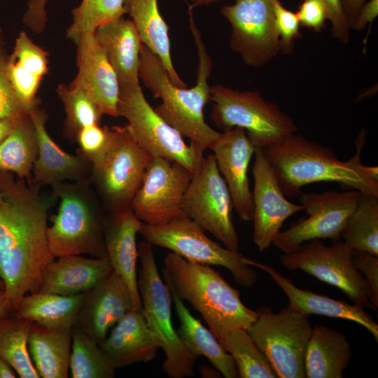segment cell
<instances>
[{
    "instance_id": "cell-29",
    "label": "cell",
    "mask_w": 378,
    "mask_h": 378,
    "mask_svg": "<svg viewBox=\"0 0 378 378\" xmlns=\"http://www.w3.org/2000/svg\"><path fill=\"white\" fill-rule=\"evenodd\" d=\"M125 8L142 43L158 57L173 84L186 88V84L180 78L172 62L169 27L161 15L158 1L125 0Z\"/></svg>"
},
{
    "instance_id": "cell-34",
    "label": "cell",
    "mask_w": 378,
    "mask_h": 378,
    "mask_svg": "<svg viewBox=\"0 0 378 378\" xmlns=\"http://www.w3.org/2000/svg\"><path fill=\"white\" fill-rule=\"evenodd\" d=\"M33 322L12 314L0 319V357L21 378H39L28 349Z\"/></svg>"
},
{
    "instance_id": "cell-46",
    "label": "cell",
    "mask_w": 378,
    "mask_h": 378,
    "mask_svg": "<svg viewBox=\"0 0 378 378\" xmlns=\"http://www.w3.org/2000/svg\"><path fill=\"white\" fill-rule=\"evenodd\" d=\"M48 0H29L23 22L33 31H43L47 22L46 5Z\"/></svg>"
},
{
    "instance_id": "cell-39",
    "label": "cell",
    "mask_w": 378,
    "mask_h": 378,
    "mask_svg": "<svg viewBox=\"0 0 378 378\" xmlns=\"http://www.w3.org/2000/svg\"><path fill=\"white\" fill-rule=\"evenodd\" d=\"M57 93L66 113L64 132L70 139L76 140L79 131L83 127L100 124L103 114L83 90L59 84Z\"/></svg>"
},
{
    "instance_id": "cell-11",
    "label": "cell",
    "mask_w": 378,
    "mask_h": 378,
    "mask_svg": "<svg viewBox=\"0 0 378 378\" xmlns=\"http://www.w3.org/2000/svg\"><path fill=\"white\" fill-rule=\"evenodd\" d=\"M256 320L247 332L269 360L279 378H305L304 358L312 331L309 316L290 307L273 312L256 309Z\"/></svg>"
},
{
    "instance_id": "cell-42",
    "label": "cell",
    "mask_w": 378,
    "mask_h": 378,
    "mask_svg": "<svg viewBox=\"0 0 378 378\" xmlns=\"http://www.w3.org/2000/svg\"><path fill=\"white\" fill-rule=\"evenodd\" d=\"M107 139V126L94 124L85 127L76 136V141L79 146L77 153L90 161L104 149Z\"/></svg>"
},
{
    "instance_id": "cell-16",
    "label": "cell",
    "mask_w": 378,
    "mask_h": 378,
    "mask_svg": "<svg viewBox=\"0 0 378 378\" xmlns=\"http://www.w3.org/2000/svg\"><path fill=\"white\" fill-rule=\"evenodd\" d=\"M193 174L180 163L151 158L130 208L143 223L158 225L186 215L181 209Z\"/></svg>"
},
{
    "instance_id": "cell-7",
    "label": "cell",
    "mask_w": 378,
    "mask_h": 378,
    "mask_svg": "<svg viewBox=\"0 0 378 378\" xmlns=\"http://www.w3.org/2000/svg\"><path fill=\"white\" fill-rule=\"evenodd\" d=\"M211 119L223 131L243 128L255 148H264L295 133L294 120L258 91L211 86Z\"/></svg>"
},
{
    "instance_id": "cell-40",
    "label": "cell",
    "mask_w": 378,
    "mask_h": 378,
    "mask_svg": "<svg viewBox=\"0 0 378 378\" xmlns=\"http://www.w3.org/2000/svg\"><path fill=\"white\" fill-rule=\"evenodd\" d=\"M8 55L0 48V119L17 120L29 113V110L17 97L7 71Z\"/></svg>"
},
{
    "instance_id": "cell-19",
    "label": "cell",
    "mask_w": 378,
    "mask_h": 378,
    "mask_svg": "<svg viewBox=\"0 0 378 378\" xmlns=\"http://www.w3.org/2000/svg\"><path fill=\"white\" fill-rule=\"evenodd\" d=\"M76 45L78 73L69 85L86 92L103 115L118 117L119 82L94 32L83 34Z\"/></svg>"
},
{
    "instance_id": "cell-51",
    "label": "cell",
    "mask_w": 378,
    "mask_h": 378,
    "mask_svg": "<svg viewBox=\"0 0 378 378\" xmlns=\"http://www.w3.org/2000/svg\"><path fill=\"white\" fill-rule=\"evenodd\" d=\"M10 314L6 304L4 290H0V319Z\"/></svg>"
},
{
    "instance_id": "cell-54",
    "label": "cell",
    "mask_w": 378,
    "mask_h": 378,
    "mask_svg": "<svg viewBox=\"0 0 378 378\" xmlns=\"http://www.w3.org/2000/svg\"><path fill=\"white\" fill-rule=\"evenodd\" d=\"M4 45V41L2 36L0 35V48L3 47Z\"/></svg>"
},
{
    "instance_id": "cell-31",
    "label": "cell",
    "mask_w": 378,
    "mask_h": 378,
    "mask_svg": "<svg viewBox=\"0 0 378 378\" xmlns=\"http://www.w3.org/2000/svg\"><path fill=\"white\" fill-rule=\"evenodd\" d=\"M90 290L74 295L36 292L24 295L12 314L50 328H72Z\"/></svg>"
},
{
    "instance_id": "cell-53",
    "label": "cell",
    "mask_w": 378,
    "mask_h": 378,
    "mask_svg": "<svg viewBox=\"0 0 378 378\" xmlns=\"http://www.w3.org/2000/svg\"><path fill=\"white\" fill-rule=\"evenodd\" d=\"M0 290H4V284L1 279H0Z\"/></svg>"
},
{
    "instance_id": "cell-14",
    "label": "cell",
    "mask_w": 378,
    "mask_h": 378,
    "mask_svg": "<svg viewBox=\"0 0 378 378\" xmlns=\"http://www.w3.org/2000/svg\"><path fill=\"white\" fill-rule=\"evenodd\" d=\"M360 195L357 190L302 192L300 202L307 218L293 223L286 230L279 231L272 244L284 253H291L312 239L340 240L341 232L355 209Z\"/></svg>"
},
{
    "instance_id": "cell-32",
    "label": "cell",
    "mask_w": 378,
    "mask_h": 378,
    "mask_svg": "<svg viewBox=\"0 0 378 378\" xmlns=\"http://www.w3.org/2000/svg\"><path fill=\"white\" fill-rule=\"evenodd\" d=\"M71 335L72 328H50L33 323L28 349L40 377H68Z\"/></svg>"
},
{
    "instance_id": "cell-22",
    "label": "cell",
    "mask_w": 378,
    "mask_h": 378,
    "mask_svg": "<svg viewBox=\"0 0 378 378\" xmlns=\"http://www.w3.org/2000/svg\"><path fill=\"white\" fill-rule=\"evenodd\" d=\"M141 224L129 208L118 213H107L104 226L106 256L113 270L126 283L131 293L133 309L140 312H142V303L137 287L136 237Z\"/></svg>"
},
{
    "instance_id": "cell-48",
    "label": "cell",
    "mask_w": 378,
    "mask_h": 378,
    "mask_svg": "<svg viewBox=\"0 0 378 378\" xmlns=\"http://www.w3.org/2000/svg\"><path fill=\"white\" fill-rule=\"evenodd\" d=\"M344 11L348 20L350 29L358 12L366 0H342Z\"/></svg>"
},
{
    "instance_id": "cell-12",
    "label": "cell",
    "mask_w": 378,
    "mask_h": 378,
    "mask_svg": "<svg viewBox=\"0 0 378 378\" xmlns=\"http://www.w3.org/2000/svg\"><path fill=\"white\" fill-rule=\"evenodd\" d=\"M352 249L342 240L326 246L320 239L304 242L291 253H282L279 260L288 270H302L340 289L354 304L377 310L378 298L355 267Z\"/></svg>"
},
{
    "instance_id": "cell-36",
    "label": "cell",
    "mask_w": 378,
    "mask_h": 378,
    "mask_svg": "<svg viewBox=\"0 0 378 378\" xmlns=\"http://www.w3.org/2000/svg\"><path fill=\"white\" fill-rule=\"evenodd\" d=\"M69 371L72 378H112L117 369L99 344L72 328Z\"/></svg>"
},
{
    "instance_id": "cell-17",
    "label": "cell",
    "mask_w": 378,
    "mask_h": 378,
    "mask_svg": "<svg viewBox=\"0 0 378 378\" xmlns=\"http://www.w3.org/2000/svg\"><path fill=\"white\" fill-rule=\"evenodd\" d=\"M254 156L252 237L258 249L263 251L272 244L284 221L303 206L286 200L261 148H255Z\"/></svg>"
},
{
    "instance_id": "cell-15",
    "label": "cell",
    "mask_w": 378,
    "mask_h": 378,
    "mask_svg": "<svg viewBox=\"0 0 378 378\" xmlns=\"http://www.w3.org/2000/svg\"><path fill=\"white\" fill-rule=\"evenodd\" d=\"M276 0H234L220 8L232 28L230 48L248 66L260 68L280 52L275 26Z\"/></svg>"
},
{
    "instance_id": "cell-45",
    "label": "cell",
    "mask_w": 378,
    "mask_h": 378,
    "mask_svg": "<svg viewBox=\"0 0 378 378\" xmlns=\"http://www.w3.org/2000/svg\"><path fill=\"white\" fill-rule=\"evenodd\" d=\"M331 22L332 36L342 43L349 41L350 27L345 15L342 0H323Z\"/></svg>"
},
{
    "instance_id": "cell-8",
    "label": "cell",
    "mask_w": 378,
    "mask_h": 378,
    "mask_svg": "<svg viewBox=\"0 0 378 378\" xmlns=\"http://www.w3.org/2000/svg\"><path fill=\"white\" fill-rule=\"evenodd\" d=\"M137 251L141 263L137 287L142 314L164 351L163 370L170 378L192 377L195 360L187 352L173 327L170 291L159 274L152 245L141 241Z\"/></svg>"
},
{
    "instance_id": "cell-37",
    "label": "cell",
    "mask_w": 378,
    "mask_h": 378,
    "mask_svg": "<svg viewBox=\"0 0 378 378\" xmlns=\"http://www.w3.org/2000/svg\"><path fill=\"white\" fill-rule=\"evenodd\" d=\"M219 342L234 359L238 377H277L269 360L254 343L246 330H234Z\"/></svg>"
},
{
    "instance_id": "cell-47",
    "label": "cell",
    "mask_w": 378,
    "mask_h": 378,
    "mask_svg": "<svg viewBox=\"0 0 378 378\" xmlns=\"http://www.w3.org/2000/svg\"><path fill=\"white\" fill-rule=\"evenodd\" d=\"M378 15V0L365 1L357 13L351 29L363 30L367 24H371Z\"/></svg>"
},
{
    "instance_id": "cell-28",
    "label": "cell",
    "mask_w": 378,
    "mask_h": 378,
    "mask_svg": "<svg viewBox=\"0 0 378 378\" xmlns=\"http://www.w3.org/2000/svg\"><path fill=\"white\" fill-rule=\"evenodd\" d=\"M352 350L341 331L321 324L312 328L304 358L307 378H342Z\"/></svg>"
},
{
    "instance_id": "cell-5",
    "label": "cell",
    "mask_w": 378,
    "mask_h": 378,
    "mask_svg": "<svg viewBox=\"0 0 378 378\" xmlns=\"http://www.w3.org/2000/svg\"><path fill=\"white\" fill-rule=\"evenodd\" d=\"M59 200L50 220L47 240L52 255L106 256L104 226L107 212L89 179L51 186Z\"/></svg>"
},
{
    "instance_id": "cell-30",
    "label": "cell",
    "mask_w": 378,
    "mask_h": 378,
    "mask_svg": "<svg viewBox=\"0 0 378 378\" xmlns=\"http://www.w3.org/2000/svg\"><path fill=\"white\" fill-rule=\"evenodd\" d=\"M172 296L180 321L178 334L187 352L195 360L200 356L206 357L225 378L238 377L232 356L225 351L211 331L190 314L183 301Z\"/></svg>"
},
{
    "instance_id": "cell-20",
    "label": "cell",
    "mask_w": 378,
    "mask_h": 378,
    "mask_svg": "<svg viewBox=\"0 0 378 378\" xmlns=\"http://www.w3.org/2000/svg\"><path fill=\"white\" fill-rule=\"evenodd\" d=\"M132 309L130 291L123 279L113 270L90 290L74 327L99 344Z\"/></svg>"
},
{
    "instance_id": "cell-43",
    "label": "cell",
    "mask_w": 378,
    "mask_h": 378,
    "mask_svg": "<svg viewBox=\"0 0 378 378\" xmlns=\"http://www.w3.org/2000/svg\"><path fill=\"white\" fill-rule=\"evenodd\" d=\"M296 14L300 25L316 32L321 31L328 20L327 8L323 0H302Z\"/></svg>"
},
{
    "instance_id": "cell-2",
    "label": "cell",
    "mask_w": 378,
    "mask_h": 378,
    "mask_svg": "<svg viewBox=\"0 0 378 378\" xmlns=\"http://www.w3.org/2000/svg\"><path fill=\"white\" fill-rule=\"evenodd\" d=\"M186 3L198 55L196 84L191 88L174 85L160 59L144 44L140 50L139 77L153 97L161 99L154 109L167 123L190 142L212 149L221 133L207 124L204 115V107L211 101L208 79L213 63L195 24L194 8Z\"/></svg>"
},
{
    "instance_id": "cell-23",
    "label": "cell",
    "mask_w": 378,
    "mask_h": 378,
    "mask_svg": "<svg viewBox=\"0 0 378 378\" xmlns=\"http://www.w3.org/2000/svg\"><path fill=\"white\" fill-rule=\"evenodd\" d=\"M251 265L266 272L288 298V307L302 314H316L356 322L378 341V325L365 308L298 288L274 267L251 260Z\"/></svg>"
},
{
    "instance_id": "cell-9",
    "label": "cell",
    "mask_w": 378,
    "mask_h": 378,
    "mask_svg": "<svg viewBox=\"0 0 378 378\" xmlns=\"http://www.w3.org/2000/svg\"><path fill=\"white\" fill-rule=\"evenodd\" d=\"M204 232L195 221L183 215L162 225L142 223L139 234L151 245L169 249L188 261L224 267L239 285L253 286L258 274L250 265L251 259L239 251L223 247Z\"/></svg>"
},
{
    "instance_id": "cell-44",
    "label": "cell",
    "mask_w": 378,
    "mask_h": 378,
    "mask_svg": "<svg viewBox=\"0 0 378 378\" xmlns=\"http://www.w3.org/2000/svg\"><path fill=\"white\" fill-rule=\"evenodd\" d=\"M352 262L369 284L373 294L378 298V256L366 251L352 250Z\"/></svg>"
},
{
    "instance_id": "cell-49",
    "label": "cell",
    "mask_w": 378,
    "mask_h": 378,
    "mask_svg": "<svg viewBox=\"0 0 378 378\" xmlns=\"http://www.w3.org/2000/svg\"><path fill=\"white\" fill-rule=\"evenodd\" d=\"M18 120L0 119V144L11 132Z\"/></svg>"
},
{
    "instance_id": "cell-10",
    "label": "cell",
    "mask_w": 378,
    "mask_h": 378,
    "mask_svg": "<svg viewBox=\"0 0 378 378\" xmlns=\"http://www.w3.org/2000/svg\"><path fill=\"white\" fill-rule=\"evenodd\" d=\"M118 114L128 121L134 139L150 157L177 162L193 174L200 167L206 148L192 142L188 145L149 104L139 83L120 87Z\"/></svg>"
},
{
    "instance_id": "cell-1",
    "label": "cell",
    "mask_w": 378,
    "mask_h": 378,
    "mask_svg": "<svg viewBox=\"0 0 378 378\" xmlns=\"http://www.w3.org/2000/svg\"><path fill=\"white\" fill-rule=\"evenodd\" d=\"M57 197L0 170V279L12 314L21 298L38 292L55 258L47 240L48 217Z\"/></svg>"
},
{
    "instance_id": "cell-13",
    "label": "cell",
    "mask_w": 378,
    "mask_h": 378,
    "mask_svg": "<svg viewBox=\"0 0 378 378\" xmlns=\"http://www.w3.org/2000/svg\"><path fill=\"white\" fill-rule=\"evenodd\" d=\"M233 204L214 153L204 158L183 196L181 209L204 231L227 248L239 251V241L232 218Z\"/></svg>"
},
{
    "instance_id": "cell-21",
    "label": "cell",
    "mask_w": 378,
    "mask_h": 378,
    "mask_svg": "<svg viewBox=\"0 0 378 378\" xmlns=\"http://www.w3.org/2000/svg\"><path fill=\"white\" fill-rule=\"evenodd\" d=\"M29 113L38 140V154L32 169L31 183L41 188L65 181L89 178L90 161L78 153H66L50 137L46 127L48 116L41 108L39 99L29 108Z\"/></svg>"
},
{
    "instance_id": "cell-18",
    "label": "cell",
    "mask_w": 378,
    "mask_h": 378,
    "mask_svg": "<svg viewBox=\"0 0 378 378\" xmlns=\"http://www.w3.org/2000/svg\"><path fill=\"white\" fill-rule=\"evenodd\" d=\"M255 146L245 130L234 127L223 131L212 148L218 171L225 180L240 220H252L253 203L248 169Z\"/></svg>"
},
{
    "instance_id": "cell-41",
    "label": "cell",
    "mask_w": 378,
    "mask_h": 378,
    "mask_svg": "<svg viewBox=\"0 0 378 378\" xmlns=\"http://www.w3.org/2000/svg\"><path fill=\"white\" fill-rule=\"evenodd\" d=\"M275 26L279 38L280 52H293L295 41L301 37L300 21L296 13L285 8L279 0L274 6Z\"/></svg>"
},
{
    "instance_id": "cell-6",
    "label": "cell",
    "mask_w": 378,
    "mask_h": 378,
    "mask_svg": "<svg viewBox=\"0 0 378 378\" xmlns=\"http://www.w3.org/2000/svg\"><path fill=\"white\" fill-rule=\"evenodd\" d=\"M104 149L90 161L89 181L107 213L130 208L150 157L137 143L127 125L107 126Z\"/></svg>"
},
{
    "instance_id": "cell-38",
    "label": "cell",
    "mask_w": 378,
    "mask_h": 378,
    "mask_svg": "<svg viewBox=\"0 0 378 378\" xmlns=\"http://www.w3.org/2000/svg\"><path fill=\"white\" fill-rule=\"evenodd\" d=\"M125 0H81L71 10L72 22L66 30V37L77 43L80 36L94 32L102 24L126 13Z\"/></svg>"
},
{
    "instance_id": "cell-33",
    "label": "cell",
    "mask_w": 378,
    "mask_h": 378,
    "mask_svg": "<svg viewBox=\"0 0 378 378\" xmlns=\"http://www.w3.org/2000/svg\"><path fill=\"white\" fill-rule=\"evenodd\" d=\"M37 154V134L28 113L16 121L0 144V170L10 172L31 183Z\"/></svg>"
},
{
    "instance_id": "cell-52",
    "label": "cell",
    "mask_w": 378,
    "mask_h": 378,
    "mask_svg": "<svg viewBox=\"0 0 378 378\" xmlns=\"http://www.w3.org/2000/svg\"><path fill=\"white\" fill-rule=\"evenodd\" d=\"M222 0H190L188 4L193 8L202 6H209L218 2L221 1Z\"/></svg>"
},
{
    "instance_id": "cell-35",
    "label": "cell",
    "mask_w": 378,
    "mask_h": 378,
    "mask_svg": "<svg viewBox=\"0 0 378 378\" xmlns=\"http://www.w3.org/2000/svg\"><path fill=\"white\" fill-rule=\"evenodd\" d=\"M341 238L352 250L378 256V197L361 193L348 218Z\"/></svg>"
},
{
    "instance_id": "cell-24",
    "label": "cell",
    "mask_w": 378,
    "mask_h": 378,
    "mask_svg": "<svg viewBox=\"0 0 378 378\" xmlns=\"http://www.w3.org/2000/svg\"><path fill=\"white\" fill-rule=\"evenodd\" d=\"M116 368L153 360L161 344L150 330L142 312L132 309L99 344Z\"/></svg>"
},
{
    "instance_id": "cell-26",
    "label": "cell",
    "mask_w": 378,
    "mask_h": 378,
    "mask_svg": "<svg viewBox=\"0 0 378 378\" xmlns=\"http://www.w3.org/2000/svg\"><path fill=\"white\" fill-rule=\"evenodd\" d=\"M94 34L116 74L120 87L139 83L143 43L132 21L119 18L100 25Z\"/></svg>"
},
{
    "instance_id": "cell-27",
    "label": "cell",
    "mask_w": 378,
    "mask_h": 378,
    "mask_svg": "<svg viewBox=\"0 0 378 378\" xmlns=\"http://www.w3.org/2000/svg\"><path fill=\"white\" fill-rule=\"evenodd\" d=\"M7 71L17 97L29 110L38 100L36 94L48 71V52L21 31L8 55Z\"/></svg>"
},
{
    "instance_id": "cell-25",
    "label": "cell",
    "mask_w": 378,
    "mask_h": 378,
    "mask_svg": "<svg viewBox=\"0 0 378 378\" xmlns=\"http://www.w3.org/2000/svg\"><path fill=\"white\" fill-rule=\"evenodd\" d=\"M113 270L107 256L59 257L46 266L38 291L63 295L80 294L92 290Z\"/></svg>"
},
{
    "instance_id": "cell-4",
    "label": "cell",
    "mask_w": 378,
    "mask_h": 378,
    "mask_svg": "<svg viewBox=\"0 0 378 378\" xmlns=\"http://www.w3.org/2000/svg\"><path fill=\"white\" fill-rule=\"evenodd\" d=\"M162 273L172 295L188 301L218 341L234 330H246L258 316L256 310L243 304L239 290L210 265L192 262L169 252Z\"/></svg>"
},
{
    "instance_id": "cell-3",
    "label": "cell",
    "mask_w": 378,
    "mask_h": 378,
    "mask_svg": "<svg viewBox=\"0 0 378 378\" xmlns=\"http://www.w3.org/2000/svg\"><path fill=\"white\" fill-rule=\"evenodd\" d=\"M363 145L359 139L356 155L342 161L331 148L293 133L262 150L285 196H300L302 187L324 181L378 197V167L362 164L360 153Z\"/></svg>"
},
{
    "instance_id": "cell-50",
    "label": "cell",
    "mask_w": 378,
    "mask_h": 378,
    "mask_svg": "<svg viewBox=\"0 0 378 378\" xmlns=\"http://www.w3.org/2000/svg\"><path fill=\"white\" fill-rule=\"evenodd\" d=\"M18 375L13 368L0 357V378H15Z\"/></svg>"
}]
</instances>
